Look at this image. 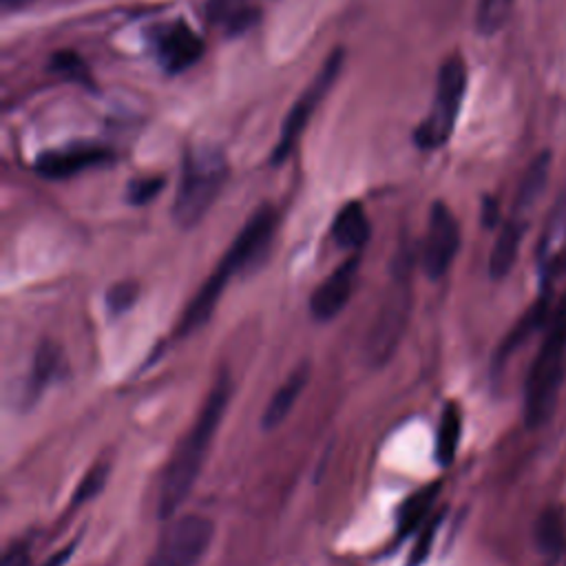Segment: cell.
<instances>
[{
	"instance_id": "6da1fadb",
	"label": "cell",
	"mask_w": 566,
	"mask_h": 566,
	"mask_svg": "<svg viewBox=\"0 0 566 566\" xmlns=\"http://www.w3.org/2000/svg\"><path fill=\"white\" fill-rule=\"evenodd\" d=\"M230 391H232L230 376L223 371L217 376L195 424L181 438L170 462L166 464V471L159 482V497H157V513L161 520H170L190 495L201 473V467L208 458V449L223 420L226 407L230 402Z\"/></svg>"
},
{
	"instance_id": "7a4b0ae2",
	"label": "cell",
	"mask_w": 566,
	"mask_h": 566,
	"mask_svg": "<svg viewBox=\"0 0 566 566\" xmlns=\"http://www.w3.org/2000/svg\"><path fill=\"white\" fill-rule=\"evenodd\" d=\"M276 223H279V214L268 203L261 206L248 219V223L241 228V232L234 237L232 245L226 250V254L217 263L214 272L199 287L197 296L188 303L186 312L181 314V318L177 323V336H188V334L201 329L203 323H208V318L212 316L228 281L237 272H241L243 268H248L256 259H261V254L268 250V245L272 243Z\"/></svg>"
},
{
	"instance_id": "3957f363",
	"label": "cell",
	"mask_w": 566,
	"mask_h": 566,
	"mask_svg": "<svg viewBox=\"0 0 566 566\" xmlns=\"http://www.w3.org/2000/svg\"><path fill=\"white\" fill-rule=\"evenodd\" d=\"M566 369V292L557 301L555 314L542 338L539 352L524 385V424L542 427L555 411L557 394Z\"/></svg>"
},
{
	"instance_id": "277c9868",
	"label": "cell",
	"mask_w": 566,
	"mask_h": 566,
	"mask_svg": "<svg viewBox=\"0 0 566 566\" xmlns=\"http://www.w3.org/2000/svg\"><path fill=\"white\" fill-rule=\"evenodd\" d=\"M228 179V159L210 144L192 146L181 166V179L172 201V219L181 228L197 226L217 201Z\"/></svg>"
},
{
	"instance_id": "5b68a950",
	"label": "cell",
	"mask_w": 566,
	"mask_h": 566,
	"mask_svg": "<svg viewBox=\"0 0 566 566\" xmlns=\"http://www.w3.org/2000/svg\"><path fill=\"white\" fill-rule=\"evenodd\" d=\"M409 310H411V283H409V263H407L402 265V270H394L391 283L365 336L363 354L367 365L380 367L394 356L405 334Z\"/></svg>"
},
{
	"instance_id": "8992f818",
	"label": "cell",
	"mask_w": 566,
	"mask_h": 566,
	"mask_svg": "<svg viewBox=\"0 0 566 566\" xmlns=\"http://www.w3.org/2000/svg\"><path fill=\"white\" fill-rule=\"evenodd\" d=\"M467 93V64L462 55H449L440 69L436 80V93L431 102V111L416 128V144L424 150H433L447 144L455 128V119Z\"/></svg>"
},
{
	"instance_id": "52a82bcc",
	"label": "cell",
	"mask_w": 566,
	"mask_h": 566,
	"mask_svg": "<svg viewBox=\"0 0 566 566\" xmlns=\"http://www.w3.org/2000/svg\"><path fill=\"white\" fill-rule=\"evenodd\" d=\"M343 60H345V53L343 49H334L329 53V57L325 60V64L321 66V71L316 73V77L310 82V86L301 93V97L294 102V106L290 108L287 117L283 119V126H281V135H279V142L272 150V164H281L287 159V155L294 150L298 137L303 135L312 113L316 111V106L325 99V95L329 93V88L334 86V82L338 80L340 75V69H343Z\"/></svg>"
},
{
	"instance_id": "ba28073f",
	"label": "cell",
	"mask_w": 566,
	"mask_h": 566,
	"mask_svg": "<svg viewBox=\"0 0 566 566\" xmlns=\"http://www.w3.org/2000/svg\"><path fill=\"white\" fill-rule=\"evenodd\" d=\"M212 533L208 517L181 515L166 528L146 566H195L206 555Z\"/></svg>"
},
{
	"instance_id": "9c48e42d",
	"label": "cell",
	"mask_w": 566,
	"mask_h": 566,
	"mask_svg": "<svg viewBox=\"0 0 566 566\" xmlns=\"http://www.w3.org/2000/svg\"><path fill=\"white\" fill-rule=\"evenodd\" d=\"M460 248V226L444 201H436L429 212L427 234L422 243V270L438 281L451 268Z\"/></svg>"
},
{
	"instance_id": "30bf717a",
	"label": "cell",
	"mask_w": 566,
	"mask_h": 566,
	"mask_svg": "<svg viewBox=\"0 0 566 566\" xmlns=\"http://www.w3.org/2000/svg\"><path fill=\"white\" fill-rule=\"evenodd\" d=\"M155 55L166 73H184L203 55V40L188 27L186 20H175L155 29Z\"/></svg>"
},
{
	"instance_id": "8fae6325",
	"label": "cell",
	"mask_w": 566,
	"mask_h": 566,
	"mask_svg": "<svg viewBox=\"0 0 566 566\" xmlns=\"http://www.w3.org/2000/svg\"><path fill=\"white\" fill-rule=\"evenodd\" d=\"M111 150L97 144H71L64 148L42 153L33 168L44 179H66L86 168L111 161Z\"/></svg>"
},
{
	"instance_id": "7c38bea8",
	"label": "cell",
	"mask_w": 566,
	"mask_h": 566,
	"mask_svg": "<svg viewBox=\"0 0 566 566\" xmlns=\"http://www.w3.org/2000/svg\"><path fill=\"white\" fill-rule=\"evenodd\" d=\"M566 265V188L555 199L537 241V268L546 283Z\"/></svg>"
},
{
	"instance_id": "4fadbf2b",
	"label": "cell",
	"mask_w": 566,
	"mask_h": 566,
	"mask_svg": "<svg viewBox=\"0 0 566 566\" xmlns=\"http://www.w3.org/2000/svg\"><path fill=\"white\" fill-rule=\"evenodd\" d=\"M358 274V256L343 261L314 292L310 298V312L316 321H332L347 305Z\"/></svg>"
},
{
	"instance_id": "5bb4252c",
	"label": "cell",
	"mask_w": 566,
	"mask_h": 566,
	"mask_svg": "<svg viewBox=\"0 0 566 566\" xmlns=\"http://www.w3.org/2000/svg\"><path fill=\"white\" fill-rule=\"evenodd\" d=\"M203 13L214 29L230 38L250 31L261 20V7L250 0H208Z\"/></svg>"
},
{
	"instance_id": "9a60e30c",
	"label": "cell",
	"mask_w": 566,
	"mask_h": 566,
	"mask_svg": "<svg viewBox=\"0 0 566 566\" xmlns=\"http://www.w3.org/2000/svg\"><path fill=\"white\" fill-rule=\"evenodd\" d=\"M307 380H310V365L307 363H298L294 367V371L283 380V385L272 394L268 407L263 409L261 429L272 431V429H276L290 416V411L296 405L298 396L303 394Z\"/></svg>"
},
{
	"instance_id": "2e32d148",
	"label": "cell",
	"mask_w": 566,
	"mask_h": 566,
	"mask_svg": "<svg viewBox=\"0 0 566 566\" xmlns=\"http://www.w3.org/2000/svg\"><path fill=\"white\" fill-rule=\"evenodd\" d=\"M551 150H542L533 157V161L526 166L517 192H515V201H513V217L524 219L533 206L537 203V199L542 197L546 184H548V175H551ZM526 221V219H524Z\"/></svg>"
},
{
	"instance_id": "e0dca14e",
	"label": "cell",
	"mask_w": 566,
	"mask_h": 566,
	"mask_svg": "<svg viewBox=\"0 0 566 566\" xmlns=\"http://www.w3.org/2000/svg\"><path fill=\"white\" fill-rule=\"evenodd\" d=\"M533 539L544 557H559L566 551V509L562 504L546 506L533 526Z\"/></svg>"
},
{
	"instance_id": "ac0fdd59",
	"label": "cell",
	"mask_w": 566,
	"mask_h": 566,
	"mask_svg": "<svg viewBox=\"0 0 566 566\" xmlns=\"http://www.w3.org/2000/svg\"><path fill=\"white\" fill-rule=\"evenodd\" d=\"M524 230H526V221L517 219V217H511L502 226V230L491 248V256H489V276L491 279L500 281L511 272V268L515 265L517 252H520Z\"/></svg>"
},
{
	"instance_id": "d6986e66",
	"label": "cell",
	"mask_w": 566,
	"mask_h": 566,
	"mask_svg": "<svg viewBox=\"0 0 566 566\" xmlns=\"http://www.w3.org/2000/svg\"><path fill=\"white\" fill-rule=\"evenodd\" d=\"M332 237H334L336 245H340L345 250H358L367 243L369 219H367L360 201H349L336 212L334 223H332Z\"/></svg>"
},
{
	"instance_id": "ffe728a7",
	"label": "cell",
	"mask_w": 566,
	"mask_h": 566,
	"mask_svg": "<svg viewBox=\"0 0 566 566\" xmlns=\"http://www.w3.org/2000/svg\"><path fill=\"white\" fill-rule=\"evenodd\" d=\"M62 367V352L55 343H40L33 360H31V369L27 374V382H24V400L33 402L38 400V396L51 385V380L55 378L57 369Z\"/></svg>"
},
{
	"instance_id": "44dd1931",
	"label": "cell",
	"mask_w": 566,
	"mask_h": 566,
	"mask_svg": "<svg viewBox=\"0 0 566 566\" xmlns=\"http://www.w3.org/2000/svg\"><path fill=\"white\" fill-rule=\"evenodd\" d=\"M460 436H462V411L455 402H447L440 413V422L436 431V460L440 467H449L455 460Z\"/></svg>"
},
{
	"instance_id": "7402d4cb",
	"label": "cell",
	"mask_w": 566,
	"mask_h": 566,
	"mask_svg": "<svg viewBox=\"0 0 566 566\" xmlns=\"http://www.w3.org/2000/svg\"><path fill=\"white\" fill-rule=\"evenodd\" d=\"M546 312H548V301H546V292L542 294V298L524 314V318L511 329V334L502 340L500 345V352H497V365H502L504 358H509L537 327H542L544 318H546Z\"/></svg>"
},
{
	"instance_id": "603a6c76",
	"label": "cell",
	"mask_w": 566,
	"mask_h": 566,
	"mask_svg": "<svg viewBox=\"0 0 566 566\" xmlns=\"http://www.w3.org/2000/svg\"><path fill=\"white\" fill-rule=\"evenodd\" d=\"M438 495V484H429V486H422L420 491L411 493L398 509V533L405 535L409 531H413L420 522H424L433 500Z\"/></svg>"
},
{
	"instance_id": "cb8c5ba5",
	"label": "cell",
	"mask_w": 566,
	"mask_h": 566,
	"mask_svg": "<svg viewBox=\"0 0 566 566\" xmlns=\"http://www.w3.org/2000/svg\"><path fill=\"white\" fill-rule=\"evenodd\" d=\"M49 71L73 82V84H80L84 88H93V77H91V69L88 64L82 60V55L77 51H55L49 60Z\"/></svg>"
},
{
	"instance_id": "d4e9b609",
	"label": "cell",
	"mask_w": 566,
	"mask_h": 566,
	"mask_svg": "<svg viewBox=\"0 0 566 566\" xmlns=\"http://www.w3.org/2000/svg\"><path fill=\"white\" fill-rule=\"evenodd\" d=\"M513 4H515V0H480L478 9H475L478 31L482 35L497 33L506 24V20L513 11Z\"/></svg>"
},
{
	"instance_id": "484cf974",
	"label": "cell",
	"mask_w": 566,
	"mask_h": 566,
	"mask_svg": "<svg viewBox=\"0 0 566 566\" xmlns=\"http://www.w3.org/2000/svg\"><path fill=\"white\" fill-rule=\"evenodd\" d=\"M137 296H139V285L135 281H119L115 285H111L106 292L108 314L119 316V314L128 312L135 305Z\"/></svg>"
},
{
	"instance_id": "4316f807",
	"label": "cell",
	"mask_w": 566,
	"mask_h": 566,
	"mask_svg": "<svg viewBox=\"0 0 566 566\" xmlns=\"http://www.w3.org/2000/svg\"><path fill=\"white\" fill-rule=\"evenodd\" d=\"M108 480V464H95L93 469L86 471V475L80 480L75 493H73V504H82V502H88L93 500L106 484Z\"/></svg>"
},
{
	"instance_id": "83f0119b",
	"label": "cell",
	"mask_w": 566,
	"mask_h": 566,
	"mask_svg": "<svg viewBox=\"0 0 566 566\" xmlns=\"http://www.w3.org/2000/svg\"><path fill=\"white\" fill-rule=\"evenodd\" d=\"M440 517L442 515H436V517L424 522V528L420 531V535H418V539H416V544H413V548L409 553L407 566H420V564L427 562V557L431 553V546H433V537H436L438 526H440Z\"/></svg>"
},
{
	"instance_id": "f1b7e54d",
	"label": "cell",
	"mask_w": 566,
	"mask_h": 566,
	"mask_svg": "<svg viewBox=\"0 0 566 566\" xmlns=\"http://www.w3.org/2000/svg\"><path fill=\"white\" fill-rule=\"evenodd\" d=\"M166 179L164 177H137L128 184V190H126V199L133 203V206H144L148 203L150 199H155V195L164 188Z\"/></svg>"
},
{
	"instance_id": "f546056e",
	"label": "cell",
	"mask_w": 566,
	"mask_h": 566,
	"mask_svg": "<svg viewBox=\"0 0 566 566\" xmlns=\"http://www.w3.org/2000/svg\"><path fill=\"white\" fill-rule=\"evenodd\" d=\"M29 564V546L27 544H13L4 551L0 566H27Z\"/></svg>"
},
{
	"instance_id": "4dcf8cb0",
	"label": "cell",
	"mask_w": 566,
	"mask_h": 566,
	"mask_svg": "<svg viewBox=\"0 0 566 566\" xmlns=\"http://www.w3.org/2000/svg\"><path fill=\"white\" fill-rule=\"evenodd\" d=\"M73 553V546L69 544L66 548H62V551H57L55 555H51V559L49 562H44L42 566H64L66 564V559H69V555Z\"/></svg>"
},
{
	"instance_id": "1f68e13d",
	"label": "cell",
	"mask_w": 566,
	"mask_h": 566,
	"mask_svg": "<svg viewBox=\"0 0 566 566\" xmlns=\"http://www.w3.org/2000/svg\"><path fill=\"white\" fill-rule=\"evenodd\" d=\"M497 217V206L493 199H484V226H493Z\"/></svg>"
},
{
	"instance_id": "d6a6232c",
	"label": "cell",
	"mask_w": 566,
	"mask_h": 566,
	"mask_svg": "<svg viewBox=\"0 0 566 566\" xmlns=\"http://www.w3.org/2000/svg\"><path fill=\"white\" fill-rule=\"evenodd\" d=\"M29 0H2V7L4 9H18V7H22V4H27Z\"/></svg>"
}]
</instances>
